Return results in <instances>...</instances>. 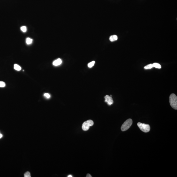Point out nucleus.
<instances>
[{
    "label": "nucleus",
    "mask_w": 177,
    "mask_h": 177,
    "mask_svg": "<svg viewBox=\"0 0 177 177\" xmlns=\"http://www.w3.org/2000/svg\"><path fill=\"white\" fill-rule=\"evenodd\" d=\"M169 102L170 105L173 109H177V97L174 93H172L169 97Z\"/></svg>",
    "instance_id": "1"
},
{
    "label": "nucleus",
    "mask_w": 177,
    "mask_h": 177,
    "mask_svg": "<svg viewBox=\"0 0 177 177\" xmlns=\"http://www.w3.org/2000/svg\"><path fill=\"white\" fill-rule=\"evenodd\" d=\"M133 121L132 119H128L122 125L121 127V130L122 131H125L127 130L130 127Z\"/></svg>",
    "instance_id": "2"
},
{
    "label": "nucleus",
    "mask_w": 177,
    "mask_h": 177,
    "mask_svg": "<svg viewBox=\"0 0 177 177\" xmlns=\"http://www.w3.org/2000/svg\"><path fill=\"white\" fill-rule=\"evenodd\" d=\"M137 126H138L141 130L144 132H148L150 131V127L149 125L138 122L137 123Z\"/></svg>",
    "instance_id": "3"
},
{
    "label": "nucleus",
    "mask_w": 177,
    "mask_h": 177,
    "mask_svg": "<svg viewBox=\"0 0 177 177\" xmlns=\"http://www.w3.org/2000/svg\"><path fill=\"white\" fill-rule=\"evenodd\" d=\"M93 122L91 120H89L84 122L83 124L82 129L84 131H87L89 129V127L92 126L93 125Z\"/></svg>",
    "instance_id": "4"
},
{
    "label": "nucleus",
    "mask_w": 177,
    "mask_h": 177,
    "mask_svg": "<svg viewBox=\"0 0 177 177\" xmlns=\"http://www.w3.org/2000/svg\"><path fill=\"white\" fill-rule=\"evenodd\" d=\"M105 100V102H107V104L109 105H111L113 104L114 101H113V98L111 96L108 95H106L104 97Z\"/></svg>",
    "instance_id": "5"
},
{
    "label": "nucleus",
    "mask_w": 177,
    "mask_h": 177,
    "mask_svg": "<svg viewBox=\"0 0 177 177\" xmlns=\"http://www.w3.org/2000/svg\"><path fill=\"white\" fill-rule=\"evenodd\" d=\"M62 60L60 59H59L53 62V65L55 66H59L62 63Z\"/></svg>",
    "instance_id": "6"
},
{
    "label": "nucleus",
    "mask_w": 177,
    "mask_h": 177,
    "mask_svg": "<svg viewBox=\"0 0 177 177\" xmlns=\"http://www.w3.org/2000/svg\"><path fill=\"white\" fill-rule=\"evenodd\" d=\"M118 37L117 35H111V36H110L109 39H110V41L111 42H113L116 41L118 40Z\"/></svg>",
    "instance_id": "7"
},
{
    "label": "nucleus",
    "mask_w": 177,
    "mask_h": 177,
    "mask_svg": "<svg viewBox=\"0 0 177 177\" xmlns=\"http://www.w3.org/2000/svg\"><path fill=\"white\" fill-rule=\"evenodd\" d=\"M153 65V67H154L158 69H161V65L158 63H155L152 64Z\"/></svg>",
    "instance_id": "8"
},
{
    "label": "nucleus",
    "mask_w": 177,
    "mask_h": 177,
    "mask_svg": "<svg viewBox=\"0 0 177 177\" xmlns=\"http://www.w3.org/2000/svg\"><path fill=\"white\" fill-rule=\"evenodd\" d=\"M153 67L152 64H149L148 65H147L145 66L144 67V69H148L152 68Z\"/></svg>",
    "instance_id": "9"
},
{
    "label": "nucleus",
    "mask_w": 177,
    "mask_h": 177,
    "mask_svg": "<svg viewBox=\"0 0 177 177\" xmlns=\"http://www.w3.org/2000/svg\"><path fill=\"white\" fill-rule=\"evenodd\" d=\"M14 69L15 70H16L17 71H19L21 70V67L18 65L16 64H15L14 65Z\"/></svg>",
    "instance_id": "10"
},
{
    "label": "nucleus",
    "mask_w": 177,
    "mask_h": 177,
    "mask_svg": "<svg viewBox=\"0 0 177 177\" xmlns=\"http://www.w3.org/2000/svg\"><path fill=\"white\" fill-rule=\"evenodd\" d=\"M32 39L30 38H27L26 39V42L28 45L31 44L32 43Z\"/></svg>",
    "instance_id": "11"
},
{
    "label": "nucleus",
    "mask_w": 177,
    "mask_h": 177,
    "mask_svg": "<svg viewBox=\"0 0 177 177\" xmlns=\"http://www.w3.org/2000/svg\"><path fill=\"white\" fill-rule=\"evenodd\" d=\"M95 64V61H92L90 62L88 64V67L89 68H91L94 66Z\"/></svg>",
    "instance_id": "12"
},
{
    "label": "nucleus",
    "mask_w": 177,
    "mask_h": 177,
    "mask_svg": "<svg viewBox=\"0 0 177 177\" xmlns=\"http://www.w3.org/2000/svg\"><path fill=\"white\" fill-rule=\"evenodd\" d=\"M21 30H22L23 32H26L27 31V28L26 26H23L21 27L20 28Z\"/></svg>",
    "instance_id": "13"
},
{
    "label": "nucleus",
    "mask_w": 177,
    "mask_h": 177,
    "mask_svg": "<svg viewBox=\"0 0 177 177\" xmlns=\"http://www.w3.org/2000/svg\"><path fill=\"white\" fill-rule=\"evenodd\" d=\"M24 176L25 177H30V173L29 172H27L25 173Z\"/></svg>",
    "instance_id": "14"
},
{
    "label": "nucleus",
    "mask_w": 177,
    "mask_h": 177,
    "mask_svg": "<svg viewBox=\"0 0 177 177\" xmlns=\"http://www.w3.org/2000/svg\"><path fill=\"white\" fill-rule=\"evenodd\" d=\"M5 83L4 82L0 81V87H4L5 86Z\"/></svg>",
    "instance_id": "15"
},
{
    "label": "nucleus",
    "mask_w": 177,
    "mask_h": 177,
    "mask_svg": "<svg viewBox=\"0 0 177 177\" xmlns=\"http://www.w3.org/2000/svg\"><path fill=\"white\" fill-rule=\"evenodd\" d=\"M44 96L47 98H49L50 97V94L48 93H45L44 94Z\"/></svg>",
    "instance_id": "16"
},
{
    "label": "nucleus",
    "mask_w": 177,
    "mask_h": 177,
    "mask_svg": "<svg viewBox=\"0 0 177 177\" xmlns=\"http://www.w3.org/2000/svg\"><path fill=\"white\" fill-rule=\"evenodd\" d=\"M86 177H92V176H91V175H90V174H87V175Z\"/></svg>",
    "instance_id": "17"
},
{
    "label": "nucleus",
    "mask_w": 177,
    "mask_h": 177,
    "mask_svg": "<svg viewBox=\"0 0 177 177\" xmlns=\"http://www.w3.org/2000/svg\"><path fill=\"white\" fill-rule=\"evenodd\" d=\"M2 135L0 133V138H2Z\"/></svg>",
    "instance_id": "18"
},
{
    "label": "nucleus",
    "mask_w": 177,
    "mask_h": 177,
    "mask_svg": "<svg viewBox=\"0 0 177 177\" xmlns=\"http://www.w3.org/2000/svg\"><path fill=\"white\" fill-rule=\"evenodd\" d=\"M67 177H72L73 176H72V175H69V176H68Z\"/></svg>",
    "instance_id": "19"
}]
</instances>
